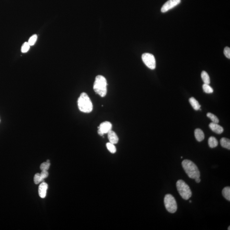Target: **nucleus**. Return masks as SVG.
Here are the masks:
<instances>
[{"mask_svg": "<svg viewBox=\"0 0 230 230\" xmlns=\"http://www.w3.org/2000/svg\"><path fill=\"white\" fill-rule=\"evenodd\" d=\"M183 156H181V159H183Z\"/></svg>", "mask_w": 230, "mask_h": 230, "instance_id": "obj_30", "label": "nucleus"}, {"mask_svg": "<svg viewBox=\"0 0 230 230\" xmlns=\"http://www.w3.org/2000/svg\"><path fill=\"white\" fill-rule=\"evenodd\" d=\"M191 202H192L191 201H189V202L190 203H191Z\"/></svg>", "mask_w": 230, "mask_h": 230, "instance_id": "obj_29", "label": "nucleus"}, {"mask_svg": "<svg viewBox=\"0 0 230 230\" xmlns=\"http://www.w3.org/2000/svg\"><path fill=\"white\" fill-rule=\"evenodd\" d=\"M106 146L108 150L111 153H114L116 152V148H115V147L114 146V145L113 144L111 143L110 142L107 143Z\"/></svg>", "mask_w": 230, "mask_h": 230, "instance_id": "obj_19", "label": "nucleus"}, {"mask_svg": "<svg viewBox=\"0 0 230 230\" xmlns=\"http://www.w3.org/2000/svg\"><path fill=\"white\" fill-rule=\"evenodd\" d=\"M189 101L190 103L191 104L192 107L194 109L196 110V111L200 110L201 105L199 104L198 101L194 98L191 97L190 98Z\"/></svg>", "mask_w": 230, "mask_h": 230, "instance_id": "obj_13", "label": "nucleus"}, {"mask_svg": "<svg viewBox=\"0 0 230 230\" xmlns=\"http://www.w3.org/2000/svg\"><path fill=\"white\" fill-rule=\"evenodd\" d=\"M30 45L28 42H26L24 43L22 46L21 48V51L22 53H26L29 51V48H30Z\"/></svg>", "mask_w": 230, "mask_h": 230, "instance_id": "obj_21", "label": "nucleus"}, {"mask_svg": "<svg viewBox=\"0 0 230 230\" xmlns=\"http://www.w3.org/2000/svg\"><path fill=\"white\" fill-rule=\"evenodd\" d=\"M107 134L108 138L110 143L115 145L118 142L119 138L115 132L111 130Z\"/></svg>", "mask_w": 230, "mask_h": 230, "instance_id": "obj_11", "label": "nucleus"}, {"mask_svg": "<svg viewBox=\"0 0 230 230\" xmlns=\"http://www.w3.org/2000/svg\"><path fill=\"white\" fill-rule=\"evenodd\" d=\"M207 117H209L212 121V123H219V120L217 116L211 113H209L207 114Z\"/></svg>", "mask_w": 230, "mask_h": 230, "instance_id": "obj_20", "label": "nucleus"}, {"mask_svg": "<svg viewBox=\"0 0 230 230\" xmlns=\"http://www.w3.org/2000/svg\"><path fill=\"white\" fill-rule=\"evenodd\" d=\"M37 39H38V36L37 35H33V36H32L30 38H29V41H28V43H29L30 46H33L35 44L36 42Z\"/></svg>", "mask_w": 230, "mask_h": 230, "instance_id": "obj_23", "label": "nucleus"}, {"mask_svg": "<svg viewBox=\"0 0 230 230\" xmlns=\"http://www.w3.org/2000/svg\"><path fill=\"white\" fill-rule=\"evenodd\" d=\"M51 163L50 162H44L42 163L40 165V169L41 171H48L50 168Z\"/></svg>", "mask_w": 230, "mask_h": 230, "instance_id": "obj_24", "label": "nucleus"}, {"mask_svg": "<svg viewBox=\"0 0 230 230\" xmlns=\"http://www.w3.org/2000/svg\"><path fill=\"white\" fill-rule=\"evenodd\" d=\"M112 128V124L109 122H103L100 124V127H98L99 130L101 131L103 134H107L111 130Z\"/></svg>", "mask_w": 230, "mask_h": 230, "instance_id": "obj_8", "label": "nucleus"}, {"mask_svg": "<svg viewBox=\"0 0 230 230\" xmlns=\"http://www.w3.org/2000/svg\"><path fill=\"white\" fill-rule=\"evenodd\" d=\"M228 230H230V226H229V227L228 228Z\"/></svg>", "mask_w": 230, "mask_h": 230, "instance_id": "obj_28", "label": "nucleus"}, {"mask_svg": "<svg viewBox=\"0 0 230 230\" xmlns=\"http://www.w3.org/2000/svg\"><path fill=\"white\" fill-rule=\"evenodd\" d=\"M222 194L225 199L228 201H230V187H226L222 190Z\"/></svg>", "mask_w": 230, "mask_h": 230, "instance_id": "obj_17", "label": "nucleus"}, {"mask_svg": "<svg viewBox=\"0 0 230 230\" xmlns=\"http://www.w3.org/2000/svg\"><path fill=\"white\" fill-rule=\"evenodd\" d=\"M142 59L146 66L151 70H154L156 66V62L154 55L149 53L142 54Z\"/></svg>", "mask_w": 230, "mask_h": 230, "instance_id": "obj_6", "label": "nucleus"}, {"mask_svg": "<svg viewBox=\"0 0 230 230\" xmlns=\"http://www.w3.org/2000/svg\"><path fill=\"white\" fill-rule=\"evenodd\" d=\"M221 144L223 148L230 150V140L226 138H222L221 140Z\"/></svg>", "mask_w": 230, "mask_h": 230, "instance_id": "obj_15", "label": "nucleus"}, {"mask_svg": "<svg viewBox=\"0 0 230 230\" xmlns=\"http://www.w3.org/2000/svg\"><path fill=\"white\" fill-rule=\"evenodd\" d=\"M202 88L204 91L206 93H211L213 91V88L208 84H204L202 86Z\"/></svg>", "mask_w": 230, "mask_h": 230, "instance_id": "obj_18", "label": "nucleus"}, {"mask_svg": "<svg viewBox=\"0 0 230 230\" xmlns=\"http://www.w3.org/2000/svg\"><path fill=\"white\" fill-rule=\"evenodd\" d=\"M194 135L195 138L197 141L200 142L204 140L205 138V135L203 132L200 129L197 128L195 130Z\"/></svg>", "mask_w": 230, "mask_h": 230, "instance_id": "obj_12", "label": "nucleus"}, {"mask_svg": "<svg viewBox=\"0 0 230 230\" xmlns=\"http://www.w3.org/2000/svg\"><path fill=\"white\" fill-rule=\"evenodd\" d=\"M184 171L190 178L195 179L200 177V173L197 165L190 160H185L182 163Z\"/></svg>", "mask_w": 230, "mask_h": 230, "instance_id": "obj_1", "label": "nucleus"}, {"mask_svg": "<svg viewBox=\"0 0 230 230\" xmlns=\"http://www.w3.org/2000/svg\"><path fill=\"white\" fill-rule=\"evenodd\" d=\"M181 2V0H169L163 5L161 8L162 13H166L177 6Z\"/></svg>", "mask_w": 230, "mask_h": 230, "instance_id": "obj_7", "label": "nucleus"}, {"mask_svg": "<svg viewBox=\"0 0 230 230\" xmlns=\"http://www.w3.org/2000/svg\"><path fill=\"white\" fill-rule=\"evenodd\" d=\"M43 181V179L41 178L40 174L37 173L35 175L34 177V182L36 184H39L41 182Z\"/></svg>", "mask_w": 230, "mask_h": 230, "instance_id": "obj_22", "label": "nucleus"}, {"mask_svg": "<svg viewBox=\"0 0 230 230\" xmlns=\"http://www.w3.org/2000/svg\"><path fill=\"white\" fill-rule=\"evenodd\" d=\"M41 178L43 180L46 178L48 177L49 175V173L47 171H42L41 174H40Z\"/></svg>", "mask_w": 230, "mask_h": 230, "instance_id": "obj_26", "label": "nucleus"}, {"mask_svg": "<svg viewBox=\"0 0 230 230\" xmlns=\"http://www.w3.org/2000/svg\"><path fill=\"white\" fill-rule=\"evenodd\" d=\"M0 122H1V120H0Z\"/></svg>", "mask_w": 230, "mask_h": 230, "instance_id": "obj_31", "label": "nucleus"}, {"mask_svg": "<svg viewBox=\"0 0 230 230\" xmlns=\"http://www.w3.org/2000/svg\"><path fill=\"white\" fill-rule=\"evenodd\" d=\"M202 79L204 84L209 85L210 83V78L209 74L205 71H203L201 73Z\"/></svg>", "mask_w": 230, "mask_h": 230, "instance_id": "obj_16", "label": "nucleus"}, {"mask_svg": "<svg viewBox=\"0 0 230 230\" xmlns=\"http://www.w3.org/2000/svg\"><path fill=\"white\" fill-rule=\"evenodd\" d=\"M209 127L213 132L217 134H221L224 131L223 127L218 123H211L209 125Z\"/></svg>", "mask_w": 230, "mask_h": 230, "instance_id": "obj_10", "label": "nucleus"}, {"mask_svg": "<svg viewBox=\"0 0 230 230\" xmlns=\"http://www.w3.org/2000/svg\"><path fill=\"white\" fill-rule=\"evenodd\" d=\"M48 188L47 184L45 182H42L39 187V194L41 198H44L46 196L47 190Z\"/></svg>", "mask_w": 230, "mask_h": 230, "instance_id": "obj_9", "label": "nucleus"}, {"mask_svg": "<svg viewBox=\"0 0 230 230\" xmlns=\"http://www.w3.org/2000/svg\"><path fill=\"white\" fill-rule=\"evenodd\" d=\"M208 143L211 148H214L217 146L218 142L216 138L213 137H210L208 140Z\"/></svg>", "mask_w": 230, "mask_h": 230, "instance_id": "obj_14", "label": "nucleus"}, {"mask_svg": "<svg viewBox=\"0 0 230 230\" xmlns=\"http://www.w3.org/2000/svg\"><path fill=\"white\" fill-rule=\"evenodd\" d=\"M195 181L196 183H199L201 182V179H200V178H197L195 179Z\"/></svg>", "mask_w": 230, "mask_h": 230, "instance_id": "obj_27", "label": "nucleus"}, {"mask_svg": "<svg viewBox=\"0 0 230 230\" xmlns=\"http://www.w3.org/2000/svg\"><path fill=\"white\" fill-rule=\"evenodd\" d=\"M164 203L166 209L169 212L173 213L177 211L176 202L172 194H167L165 195L164 198Z\"/></svg>", "mask_w": 230, "mask_h": 230, "instance_id": "obj_5", "label": "nucleus"}, {"mask_svg": "<svg viewBox=\"0 0 230 230\" xmlns=\"http://www.w3.org/2000/svg\"><path fill=\"white\" fill-rule=\"evenodd\" d=\"M107 80L104 76L99 75L96 77L93 85L94 90L102 97L106 95L107 92Z\"/></svg>", "mask_w": 230, "mask_h": 230, "instance_id": "obj_3", "label": "nucleus"}, {"mask_svg": "<svg viewBox=\"0 0 230 230\" xmlns=\"http://www.w3.org/2000/svg\"><path fill=\"white\" fill-rule=\"evenodd\" d=\"M224 54L228 58L230 59V48L229 47H226L224 50Z\"/></svg>", "mask_w": 230, "mask_h": 230, "instance_id": "obj_25", "label": "nucleus"}, {"mask_svg": "<svg viewBox=\"0 0 230 230\" xmlns=\"http://www.w3.org/2000/svg\"><path fill=\"white\" fill-rule=\"evenodd\" d=\"M78 105L79 110L85 113H90L93 109L92 101L85 92H82L80 95L78 100Z\"/></svg>", "mask_w": 230, "mask_h": 230, "instance_id": "obj_2", "label": "nucleus"}, {"mask_svg": "<svg viewBox=\"0 0 230 230\" xmlns=\"http://www.w3.org/2000/svg\"><path fill=\"white\" fill-rule=\"evenodd\" d=\"M176 187L181 197L185 200H188L192 196L189 186L183 180H179L176 183Z\"/></svg>", "mask_w": 230, "mask_h": 230, "instance_id": "obj_4", "label": "nucleus"}]
</instances>
